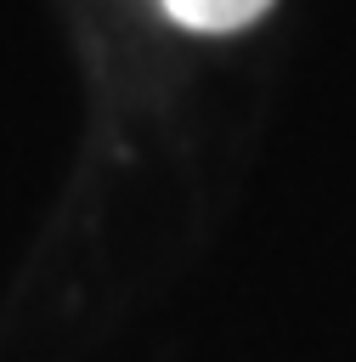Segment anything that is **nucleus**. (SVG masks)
<instances>
[{"label": "nucleus", "instance_id": "nucleus-1", "mask_svg": "<svg viewBox=\"0 0 356 362\" xmlns=\"http://www.w3.org/2000/svg\"><path fill=\"white\" fill-rule=\"evenodd\" d=\"M271 0H164V11L198 34H232L243 23H254Z\"/></svg>", "mask_w": 356, "mask_h": 362}]
</instances>
